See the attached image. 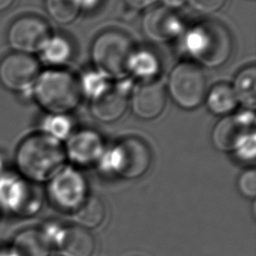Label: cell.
Instances as JSON below:
<instances>
[{
	"mask_svg": "<svg viewBox=\"0 0 256 256\" xmlns=\"http://www.w3.org/2000/svg\"><path fill=\"white\" fill-rule=\"evenodd\" d=\"M65 160L62 143L40 132L24 138L14 158L16 172L35 184L48 182L64 167Z\"/></svg>",
	"mask_w": 256,
	"mask_h": 256,
	"instance_id": "cell-1",
	"label": "cell"
},
{
	"mask_svg": "<svg viewBox=\"0 0 256 256\" xmlns=\"http://www.w3.org/2000/svg\"><path fill=\"white\" fill-rule=\"evenodd\" d=\"M184 52L198 64L217 68L231 57L233 40L227 28L216 21L197 24L182 34Z\"/></svg>",
	"mask_w": 256,
	"mask_h": 256,
	"instance_id": "cell-2",
	"label": "cell"
},
{
	"mask_svg": "<svg viewBox=\"0 0 256 256\" xmlns=\"http://www.w3.org/2000/svg\"><path fill=\"white\" fill-rule=\"evenodd\" d=\"M31 95L48 114L68 115L79 106L82 98L79 79L60 68L40 72Z\"/></svg>",
	"mask_w": 256,
	"mask_h": 256,
	"instance_id": "cell-3",
	"label": "cell"
},
{
	"mask_svg": "<svg viewBox=\"0 0 256 256\" xmlns=\"http://www.w3.org/2000/svg\"><path fill=\"white\" fill-rule=\"evenodd\" d=\"M135 48L130 37L119 30H106L97 35L91 46L94 70L111 81L129 76V62Z\"/></svg>",
	"mask_w": 256,
	"mask_h": 256,
	"instance_id": "cell-4",
	"label": "cell"
},
{
	"mask_svg": "<svg viewBox=\"0 0 256 256\" xmlns=\"http://www.w3.org/2000/svg\"><path fill=\"white\" fill-rule=\"evenodd\" d=\"M151 162L150 148L137 137L123 138L111 148L105 149L98 161L103 171L126 179H135L144 175Z\"/></svg>",
	"mask_w": 256,
	"mask_h": 256,
	"instance_id": "cell-5",
	"label": "cell"
},
{
	"mask_svg": "<svg viewBox=\"0 0 256 256\" xmlns=\"http://www.w3.org/2000/svg\"><path fill=\"white\" fill-rule=\"evenodd\" d=\"M11 169L0 172V211L28 218L41 210L43 194L37 187Z\"/></svg>",
	"mask_w": 256,
	"mask_h": 256,
	"instance_id": "cell-6",
	"label": "cell"
},
{
	"mask_svg": "<svg viewBox=\"0 0 256 256\" xmlns=\"http://www.w3.org/2000/svg\"><path fill=\"white\" fill-rule=\"evenodd\" d=\"M207 79L202 68L194 62H181L174 66L168 77V93L182 109L199 107L207 94Z\"/></svg>",
	"mask_w": 256,
	"mask_h": 256,
	"instance_id": "cell-7",
	"label": "cell"
},
{
	"mask_svg": "<svg viewBox=\"0 0 256 256\" xmlns=\"http://www.w3.org/2000/svg\"><path fill=\"white\" fill-rule=\"evenodd\" d=\"M51 35V29L43 18L22 15L11 23L6 38L13 52L32 55L41 51Z\"/></svg>",
	"mask_w": 256,
	"mask_h": 256,
	"instance_id": "cell-8",
	"label": "cell"
},
{
	"mask_svg": "<svg viewBox=\"0 0 256 256\" xmlns=\"http://www.w3.org/2000/svg\"><path fill=\"white\" fill-rule=\"evenodd\" d=\"M47 196L57 209L74 212L88 196L86 180L75 168L63 167L47 182Z\"/></svg>",
	"mask_w": 256,
	"mask_h": 256,
	"instance_id": "cell-9",
	"label": "cell"
},
{
	"mask_svg": "<svg viewBox=\"0 0 256 256\" xmlns=\"http://www.w3.org/2000/svg\"><path fill=\"white\" fill-rule=\"evenodd\" d=\"M39 74L40 64L33 55L12 52L0 61V83L12 92L31 95Z\"/></svg>",
	"mask_w": 256,
	"mask_h": 256,
	"instance_id": "cell-10",
	"label": "cell"
},
{
	"mask_svg": "<svg viewBox=\"0 0 256 256\" xmlns=\"http://www.w3.org/2000/svg\"><path fill=\"white\" fill-rule=\"evenodd\" d=\"M254 111L244 109L240 113L223 116L213 127L211 141L221 152H233L248 133L254 131Z\"/></svg>",
	"mask_w": 256,
	"mask_h": 256,
	"instance_id": "cell-11",
	"label": "cell"
},
{
	"mask_svg": "<svg viewBox=\"0 0 256 256\" xmlns=\"http://www.w3.org/2000/svg\"><path fill=\"white\" fill-rule=\"evenodd\" d=\"M131 91V81L127 79L113 81L102 94L90 101L92 115L104 123L117 121L125 114L129 107Z\"/></svg>",
	"mask_w": 256,
	"mask_h": 256,
	"instance_id": "cell-12",
	"label": "cell"
},
{
	"mask_svg": "<svg viewBox=\"0 0 256 256\" xmlns=\"http://www.w3.org/2000/svg\"><path fill=\"white\" fill-rule=\"evenodd\" d=\"M166 100V90L161 83L156 80L140 82L132 88L129 106L137 118L148 121L162 114Z\"/></svg>",
	"mask_w": 256,
	"mask_h": 256,
	"instance_id": "cell-13",
	"label": "cell"
},
{
	"mask_svg": "<svg viewBox=\"0 0 256 256\" xmlns=\"http://www.w3.org/2000/svg\"><path fill=\"white\" fill-rule=\"evenodd\" d=\"M142 30L151 41L163 43L181 36L184 32V25L175 11L157 6L151 7L145 13Z\"/></svg>",
	"mask_w": 256,
	"mask_h": 256,
	"instance_id": "cell-14",
	"label": "cell"
},
{
	"mask_svg": "<svg viewBox=\"0 0 256 256\" xmlns=\"http://www.w3.org/2000/svg\"><path fill=\"white\" fill-rule=\"evenodd\" d=\"M65 142L66 159L78 166H89L98 163L105 151L103 138L92 129L73 132Z\"/></svg>",
	"mask_w": 256,
	"mask_h": 256,
	"instance_id": "cell-15",
	"label": "cell"
},
{
	"mask_svg": "<svg viewBox=\"0 0 256 256\" xmlns=\"http://www.w3.org/2000/svg\"><path fill=\"white\" fill-rule=\"evenodd\" d=\"M56 247L63 256H92L95 240L88 229L76 224L63 228Z\"/></svg>",
	"mask_w": 256,
	"mask_h": 256,
	"instance_id": "cell-16",
	"label": "cell"
},
{
	"mask_svg": "<svg viewBox=\"0 0 256 256\" xmlns=\"http://www.w3.org/2000/svg\"><path fill=\"white\" fill-rule=\"evenodd\" d=\"M10 246L17 256H48L51 249L39 228H28L18 232Z\"/></svg>",
	"mask_w": 256,
	"mask_h": 256,
	"instance_id": "cell-17",
	"label": "cell"
},
{
	"mask_svg": "<svg viewBox=\"0 0 256 256\" xmlns=\"http://www.w3.org/2000/svg\"><path fill=\"white\" fill-rule=\"evenodd\" d=\"M204 101L212 114L220 116L232 114L239 105L232 86L227 83H218L208 89Z\"/></svg>",
	"mask_w": 256,
	"mask_h": 256,
	"instance_id": "cell-18",
	"label": "cell"
},
{
	"mask_svg": "<svg viewBox=\"0 0 256 256\" xmlns=\"http://www.w3.org/2000/svg\"><path fill=\"white\" fill-rule=\"evenodd\" d=\"M161 64L158 56L150 50L135 49L129 62V75L141 82L154 81L160 73Z\"/></svg>",
	"mask_w": 256,
	"mask_h": 256,
	"instance_id": "cell-19",
	"label": "cell"
},
{
	"mask_svg": "<svg viewBox=\"0 0 256 256\" xmlns=\"http://www.w3.org/2000/svg\"><path fill=\"white\" fill-rule=\"evenodd\" d=\"M232 89L238 103L245 109L254 111L256 106V68L254 65L240 70L235 76Z\"/></svg>",
	"mask_w": 256,
	"mask_h": 256,
	"instance_id": "cell-20",
	"label": "cell"
},
{
	"mask_svg": "<svg viewBox=\"0 0 256 256\" xmlns=\"http://www.w3.org/2000/svg\"><path fill=\"white\" fill-rule=\"evenodd\" d=\"M38 54L43 63L55 68L60 67L71 60L73 47L71 42L64 36L51 35Z\"/></svg>",
	"mask_w": 256,
	"mask_h": 256,
	"instance_id": "cell-21",
	"label": "cell"
},
{
	"mask_svg": "<svg viewBox=\"0 0 256 256\" xmlns=\"http://www.w3.org/2000/svg\"><path fill=\"white\" fill-rule=\"evenodd\" d=\"M77 225L84 228H95L105 219V206L102 200L94 195H89L73 212Z\"/></svg>",
	"mask_w": 256,
	"mask_h": 256,
	"instance_id": "cell-22",
	"label": "cell"
},
{
	"mask_svg": "<svg viewBox=\"0 0 256 256\" xmlns=\"http://www.w3.org/2000/svg\"><path fill=\"white\" fill-rule=\"evenodd\" d=\"M40 133L62 143L73 133L72 120L67 114H47L40 122Z\"/></svg>",
	"mask_w": 256,
	"mask_h": 256,
	"instance_id": "cell-23",
	"label": "cell"
},
{
	"mask_svg": "<svg viewBox=\"0 0 256 256\" xmlns=\"http://www.w3.org/2000/svg\"><path fill=\"white\" fill-rule=\"evenodd\" d=\"M44 5L50 18L62 25L74 22L81 11L78 0H44Z\"/></svg>",
	"mask_w": 256,
	"mask_h": 256,
	"instance_id": "cell-24",
	"label": "cell"
},
{
	"mask_svg": "<svg viewBox=\"0 0 256 256\" xmlns=\"http://www.w3.org/2000/svg\"><path fill=\"white\" fill-rule=\"evenodd\" d=\"M112 82L113 81L109 80L96 70L85 72L79 79L82 96H86L90 101L102 94L112 84Z\"/></svg>",
	"mask_w": 256,
	"mask_h": 256,
	"instance_id": "cell-25",
	"label": "cell"
},
{
	"mask_svg": "<svg viewBox=\"0 0 256 256\" xmlns=\"http://www.w3.org/2000/svg\"><path fill=\"white\" fill-rule=\"evenodd\" d=\"M233 153L243 162H252L256 156V134L255 131L248 133L238 143Z\"/></svg>",
	"mask_w": 256,
	"mask_h": 256,
	"instance_id": "cell-26",
	"label": "cell"
},
{
	"mask_svg": "<svg viewBox=\"0 0 256 256\" xmlns=\"http://www.w3.org/2000/svg\"><path fill=\"white\" fill-rule=\"evenodd\" d=\"M238 189L241 194L247 198L256 196V172L250 168L243 171L238 178Z\"/></svg>",
	"mask_w": 256,
	"mask_h": 256,
	"instance_id": "cell-27",
	"label": "cell"
},
{
	"mask_svg": "<svg viewBox=\"0 0 256 256\" xmlns=\"http://www.w3.org/2000/svg\"><path fill=\"white\" fill-rule=\"evenodd\" d=\"M185 3L201 14L210 15L222 9L226 0H185Z\"/></svg>",
	"mask_w": 256,
	"mask_h": 256,
	"instance_id": "cell-28",
	"label": "cell"
},
{
	"mask_svg": "<svg viewBox=\"0 0 256 256\" xmlns=\"http://www.w3.org/2000/svg\"><path fill=\"white\" fill-rule=\"evenodd\" d=\"M159 0H124V2L132 9L145 10L151 8Z\"/></svg>",
	"mask_w": 256,
	"mask_h": 256,
	"instance_id": "cell-29",
	"label": "cell"
},
{
	"mask_svg": "<svg viewBox=\"0 0 256 256\" xmlns=\"http://www.w3.org/2000/svg\"><path fill=\"white\" fill-rule=\"evenodd\" d=\"M101 1L102 0H78L81 10H86V11L96 9L101 3Z\"/></svg>",
	"mask_w": 256,
	"mask_h": 256,
	"instance_id": "cell-30",
	"label": "cell"
},
{
	"mask_svg": "<svg viewBox=\"0 0 256 256\" xmlns=\"http://www.w3.org/2000/svg\"><path fill=\"white\" fill-rule=\"evenodd\" d=\"M162 3V6L175 11L176 9L182 7L185 3V0H160Z\"/></svg>",
	"mask_w": 256,
	"mask_h": 256,
	"instance_id": "cell-31",
	"label": "cell"
},
{
	"mask_svg": "<svg viewBox=\"0 0 256 256\" xmlns=\"http://www.w3.org/2000/svg\"><path fill=\"white\" fill-rule=\"evenodd\" d=\"M0 256H17V255L9 244V245L0 246Z\"/></svg>",
	"mask_w": 256,
	"mask_h": 256,
	"instance_id": "cell-32",
	"label": "cell"
},
{
	"mask_svg": "<svg viewBox=\"0 0 256 256\" xmlns=\"http://www.w3.org/2000/svg\"><path fill=\"white\" fill-rule=\"evenodd\" d=\"M14 2L15 0H0V12L8 10Z\"/></svg>",
	"mask_w": 256,
	"mask_h": 256,
	"instance_id": "cell-33",
	"label": "cell"
}]
</instances>
